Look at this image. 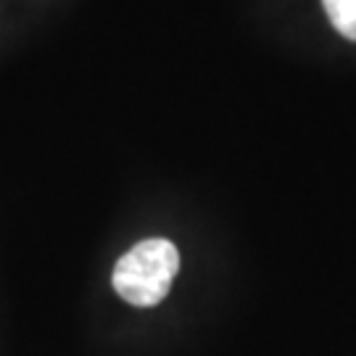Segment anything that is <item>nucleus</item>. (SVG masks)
<instances>
[{"label": "nucleus", "instance_id": "nucleus-1", "mask_svg": "<svg viewBox=\"0 0 356 356\" xmlns=\"http://www.w3.org/2000/svg\"><path fill=\"white\" fill-rule=\"evenodd\" d=\"M179 269V251L164 238L138 243L116 261L114 288L132 306L161 304Z\"/></svg>", "mask_w": 356, "mask_h": 356}, {"label": "nucleus", "instance_id": "nucleus-2", "mask_svg": "<svg viewBox=\"0 0 356 356\" xmlns=\"http://www.w3.org/2000/svg\"><path fill=\"white\" fill-rule=\"evenodd\" d=\"M322 6L330 16L332 26L346 40L356 42V0H322Z\"/></svg>", "mask_w": 356, "mask_h": 356}]
</instances>
